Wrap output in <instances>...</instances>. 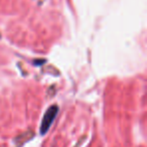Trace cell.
<instances>
[{
	"instance_id": "obj_1",
	"label": "cell",
	"mask_w": 147,
	"mask_h": 147,
	"mask_svg": "<svg viewBox=\"0 0 147 147\" xmlns=\"http://www.w3.org/2000/svg\"><path fill=\"white\" fill-rule=\"evenodd\" d=\"M57 112H59V108H57V106H55V105H53V106L49 107V108L47 109L45 116H43V118H42V121H41L40 134H45V133L49 131V127H51L53 120H55V117H57Z\"/></svg>"
}]
</instances>
